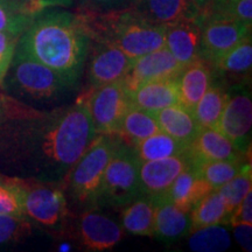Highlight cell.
I'll return each instance as SVG.
<instances>
[{
	"label": "cell",
	"instance_id": "6da1fadb",
	"mask_svg": "<svg viewBox=\"0 0 252 252\" xmlns=\"http://www.w3.org/2000/svg\"><path fill=\"white\" fill-rule=\"evenodd\" d=\"M87 103L39 109L0 97V174L63 185L96 138Z\"/></svg>",
	"mask_w": 252,
	"mask_h": 252
},
{
	"label": "cell",
	"instance_id": "7a4b0ae2",
	"mask_svg": "<svg viewBox=\"0 0 252 252\" xmlns=\"http://www.w3.org/2000/svg\"><path fill=\"white\" fill-rule=\"evenodd\" d=\"M91 41L89 27L80 13L48 7L34 15L15 50L80 84Z\"/></svg>",
	"mask_w": 252,
	"mask_h": 252
},
{
	"label": "cell",
	"instance_id": "3957f363",
	"mask_svg": "<svg viewBox=\"0 0 252 252\" xmlns=\"http://www.w3.org/2000/svg\"><path fill=\"white\" fill-rule=\"evenodd\" d=\"M1 87L8 96L39 109L74 103V97L80 90V84L72 83L17 50Z\"/></svg>",
	"mask_w": 252,
	"mask_h": 252
},
{
	"label": "cell",
	"instance_id": "277c9868",
	"mask_svg": "<svg viewBox=\"0 0 252 252\" xmlns=\"http://www.w3.org/2000/svg\"><path fill=\"white\" fill-rule=\"evenodd\" d=\"M93 40L105 41L135 60L165 47L166 26L147 23L131 8L111 12L78 11Z\"/></svg>",
	"mask_w": 252,
	"mask_h": 252
},
{
	"label": "cell",
	"instance_id": "5b68a950",
	"mask_svg": "<svg viewBox=\"0 0 252 252\" xmlns=\"http://www.w3.org/2000/svg\"><path fill=\"white\" fill-rule=\"evenodd\" d=\"M119 140L118 134H97L65 178L62 187L80 209L98 208L97 200L104 172Z\"/></svg>",
	"mask_w": 252,
	"mask_h": 252
},
{
	"label": "cell",
	"instance_id": "8992f818",
	"mask_svg": "<svg viewBox=\"0 0 252 252\" xmlns=\"http://www.w3.org/2000/svg\"><path fill=\"white\" fill-rule=\"evenodd\" d=\"M21 187L23 216L50 234L64 235L70 223V209L62 185L21 180Z\"/></svg>",
	"mask_w": 252,
	"mask_h": 252
},
{
	"label": "cell",
	"instance_id": "52a82bcc",
	"mask_svg": "<svg viewBox=\"0 0 252 252\" xmlns=\"http://www.w3.org/2000/svg\"><path fill=\"white\" fill-rule=\"evenodd\" d=\"M140 159L121 138L104 172L97 207L123 208L143 196L140 188Z\"/></svg>",
	"mask_w": 252,
	"mask_h": 252
},
{
	"label": "cell",
	"instance_id": "ba28073f",
	"mask_svg": "<svg viewBox=\"0 0 252 252\" xmlns=\"http://www.w3.org/2000/svg\"><path fill=\"white\" fill-rule=\"evenodd\" d=\"M131 105L130 94L123 80L94 89L87 106L96 133L118 134Z\"/></svg>",
	"mask_w": 252,
	"mask_h": 252
},
{
	"label": "cell",
	"instance_id": "9c48e42d",
	"mask_svg": "<svg viewBox=\"0 0 252 252\" xmlns=\"http://www.w3.org/2000/svg\"><path fill=\"white\" fill-rule=\"evenodd\" d=\"M69 237L87 251L100 252L111 250L124 237V230L111 217L104 215L97 208L83 210L72 226Z\"/></svg>",
	"mask_w": 252,
	"mask_h": 252
},
{
	"label": "cell",
	"instance_id": "30bf717a",
	"mask_svg": "<svg viewBox=\"0 0 252 252\" xmlns=\"http://www.w3.org/2000/svg\"><path fill=\"white\" fill-rule=\"evenodd\" d=\"M204 61L210 64L251 33V28L229 15L212 12L200 19Z\"/></svg>",
	"mask_w": 252,
	"mask_h": 252
},
{
	"label": "cell",
	"instance_id": "8fae6325",
	"mask_svg": "<svg viewBox=\"0 0 252 252\" xmlns=\"http://www.w3.org/2000/svg\"><path fill=\"white\" fill-rule=\"evenodd\" d=\"M133 60L118 47L105 41L93 40L88 54V82L93 89L104 84L122 81L130 71Z\"/></svg>",
	"mask_w": 252,
	"mask_h": 252
},
{
	"label": "cell",
	"instance_id": "7c38bea8",
	"mask_svg": "<svg viewBox=\"0 0 252 252\" xmlns=\"http://www.w3.org/2000/svg\"><path fill=\"white\" fill-rule=\"evenodd\" d=\"M252 127V102L247 90L236 88L229 93L217 130L224 134L243 154L250 147Z\"/></svg>",
	"mask_w": 252,
	"mask_h": 252
},
{
	"label": "cell",
	"instance_id": "4fadbf2b",
	"mask_svg": "<svg viewBox=\"0 0 252 252\" xmlns=\"http://www.w3.org/2000/svg\"><path fill=\"white\" fill-rule=\"evenodd\" d=\"M193 165L188 150L184 153L163 159L141 161L139 168L141 193L150 197L165 195L173 181Z\"/></svg>",
	"mask_w": 252,
	"mask_h": 252
},
{
	"label": "cell",
	"instance_id": "5bb4252c",
	"mask_svg": "<svg viewBox=\"0 0 252 252\" xmlns=\"http://www.w3.org/2000/svg\"><path fill=\"white\" fill-rule=\"evenodd\" d=\"M184 67L163 47L133 60L130 71L123 78V82L128 94H131L147 82L176 78Z\"/></svg>",
	"mask_w": 252,
	"mask_h": 252
},
{
	"label": "cell",
	"instance_id": "9a60e30c",
	"mask_svg": "<svg viewBox=\"0 0 252 252\" xmlns=\"http://www.w3.org/2000/svg\"><path fill=\"white\" fill-rule=\"evenodd\" d=\"M165 47L182 65L204 61L200 19H185L167 26Z\"/></svg>",
	"mask_w": 252,
	"mask_h": 252
},
{
	"label": "cell",
	"instance_id": "2e32d148",
	"mask_svg": "<svg viewBox=\"0 0 252 252\" xmlns=\"http://www.w3.org/2000/svg\"><path fill=\"white\" fill-rule=\"evenodd\" d=\"M152 198L156 204L153 237L165 243H173L188 236L190 213L176 207L163 195Z\"/></svg>",
	"mask_w": 252,
	"mask_h": 252
},
{
	"label": "cell",
	"instance_id": "e0dca14e",
	"mask_svg": "<svg viewBox=\"0 0 252 252\" xmlns=\"http://www.w3.org/2000/svg\"><path fill=\"white\" fill-rule=\"evenodd\" d=\"M188 153L194 165L215 160H237L243 156L217 128H200L189 144Z\"/></svg>",
	"mask_w": 252,
	"mask_h": 252
},
{
	"label": "cell",
	"instance_id": "ac0fdd59",
	"mask_svg": "<svg viewBox=\"0 0 252 252\" xmlns=\"http://www.w3.org/2000/svg\"><path fill=\"white\" fill-rule=\"evenodd\" d=\"M130 8L145 21L159 26L198 19L189 0H134Z\"/></svg>",
	"mask_w": 252,
	"mask_h": 252
},
{
	"label": "cell",
	"instance_id": "d6986e66",
	"mask_svg": "<svg viewBox=\"0 0 252 252\" xmlns=\"http://www.w3.org/2000/svg\"><path fill=\"white\" fill-rule=\"evenodd\" d=\"M214 78V70L209 62L201 60L185 65L176 77L179 103L193 112L198 100L213 84Z\"/></svg>",
	"mask_w": 252,
	"mask_h": 252
},
{
	"label": "cell",
	"instance_id": "ffe728a7",
	"mask_svg": "<svg viewBox=\"0 0 252 252\" xmlns=\"http://www.w3.org/2000/svg\"><path fill=\"white\" fill-rule=\"evenodd\" d=\"M130 99L135 108L149 112L179 104L176 78L147 82L130 94Z\"/></svg>",
	"mask_w": 252,
	"mask_h": 252
},
{
	"label": "cell",
	"instance_id": "44dd1931",
	"mask_svg": "<svg viewBox=\"0 0 252 252\" xmlns=\"http://www.w3.org/2000/svg\"><path fill=\"white\" fill-rule=\"evenodd\" d=\"M214 189L197 174L194 166L189 167L173 181L163 196L185 212L190 213L198 201Z\"/></svg>",
	"mask_w": 252,
	"mask_h": 252
},
{
	"label": "cell",
	"instance_id": "7402d4cb",
	"mask_svg": "<svg viewBox=\"0 0 252 252\" xmlns=\"http://www.w3.org/2000/svg\"><path fill=\"white\" fill-rule=\"evenodd\" d=\"M152 113L160 130L188 146L201 128L195 121L193 112L182 106L180 103Z\"/></svg>",
	"mask_w": 252,
	"mask_h": 252
},
{
	"label": "cell",
	"instance_id": "603a6c76",
	"mask_svg": "<svg viewBox=\"0 0 252 252\" xmlns=\"http://www.w3.org/2000/svg\"><path fill=\"white\" fill-rule=\"evenodd\" d=\"M252 65V41L251 33L248 34L237 45L220 55L212 63L214 76L224 78L247 77L251 72Z\"/></svg>",
	"mask_w": 252,
	"mask_h": 252
},
{
	"label": "cell",
	"instance_id": "cb8c5ba5",
	"mask_svg": "<svg viewBox=\"0 0 252 252\" xmlns=\"http://www.w3.org/2000/svg\"><path fill=\"white\" fill-rule=\"evenodd\" d=\"M154 214L156 204L153 198L143 195L123 207L121 225L124 231L131 235L153 237Z\"/></svg>",
	"mask_w": 252,
	"mask_h": 252
},
{
	"label": "cell",
	"instance_id": "d4e9b609",
	"mask_svg": "<svg viewBox=\"0 0 252 252\" xmlns=\"http://www.w3.org/2000/svg\"><path fill=\"white\" fill-rule=\"evenodd\" d=\"M229 97V90L214 83L198 100L193 110L195 121L201 128H216Z\"/></svg>",
	"mask_w": 252,
	"mask_h": 252
},
{
	"label": "cell",
	"instance_id": "484cf974",
	"mask_svg": "<svg viewBox=\"0 0 252 252\" xmlns=\"http://www.w3.org/2000/svg\"><path fill=\"white\" fill-rule=\"evenodd\" d=\"M160 131L153 113L131 105L122 121L118 135L125 138L130 146H135L141 140Z\"/></svg>",
	"mask_w": 252,
	"mask_h": 252
},
{
	"label": "cell",
	"instance_id": "4316f807",
	"mask_svg": "<svg viewBox=\"0 0 252 252\" xmlns=\"http://www.w3.org/2000/svg\"><path fill=\"white\" fill-rule=\"evenodd\" d=\"M132 147L140 161L163 159V158L184 153L188 150V145L180 143L161 130Z\"/></svg>",
	"mask_w": 252,
	"mask_h": 252
},
{
	"label": "cell",
	"instance_id": "83f0119b",
	"mask_svg": "<svg viewBox=\"0 0 252 252\" xmlns=\"http://www.w3.org/2000/svg\"><path fill=\"white\" fill-rule=\"evenodd\" d=\"M215 224H226L225 204L217 189L206 195L190 210V231Z\"/></svg>",
	"mask_w": 252,
	"mask_h": 252
},
{
	"label": "cell",
	"instance_id": "f1b7e54d",
	"mask_svg": "<svg viewBox=\"0 0 252 252\" xmlns=\"http://www.w3.org/2000/svg\"><path fill=\"white\" fill-rule=\"evenodd\" d=\"M188 245L196 252H223L231 247V238L224 224L204 226L189 232Z\"/></svg>",
	"mask_w": 252,
	"mask_h": 252
},
{
	"label": "cell",
	"instance_id": "f546056e",
	"mask_svg": "<svg viewBox=\"0 0 252 252\" xmlns=\"http://www.w3.org/2000/svg\"><path fill=\"white\" fill-rule=\"evenodd\" d=\"M247 163L243 159L237 160H215L193 165L195 171L213 189L220 188L235 178Z\"/></svg>",
	"mask_w": 252,
	"mask_h": 252
},
{
	"label": "cell",
	"instance_id": "4dcf8cb0",
	"mask_svg": "<svg viewBox=\"0 0 252 252\" xmlns=\"http://www.w3.org/2000/svg\"><path fill=\"white\" fill-rule=\"evenodd\" d=\"M35 14L19 0H0V32L21 35Z\"/></svg>",
	"mask_w": 252,
	"mask_h": 252
},
{
	"label": "cell",
	"instance_id": "1f68e13d",
	"mask_svg": "<svg viewBox=\"0 0 252 252\" xmlns=\"http://www.w3.org/2000/svg\"><path fill=\"white\" fill-rule=\"evenodd\" d=\"M217 190L220 191V196L224 201L226 224H229L230 217H231L232 213L235 212L238 204L242 202L245 195L252 190V173L250 163L249 165L247 163L244 168L235 178H232L226 184L217 188Z\"/></svg>",
	"mask_w": 252,
	"mask_h": 252
},
{
	"label": "cell",
	"instance_id": "d6a6232c",
	"mask_svg": "<svg viewBox=\"0 0 252 252\" xmlns=\"http://www.w3.org/2000/svg\"><path fill=\"white\" fill-rule=\"evenodd\" d=\"M32 234V223L25 216L0 214V245L21 241Z\"/></svg>",
	"mask_w": 252,
	"mask_h": 252
},
{
	"label": "cell",
	"instance_id": "836d02e7",
	"mask_svg": "<svg viewBox=\"0 0 252 252\" xmlns=\"http://www.w3.org/2000/svg\"><path fill=\"white\" fill-rule=\"evenodd\" d=\"M0 214L23 216V187L20 179L7 178L0 184Z\"/></svg>",
	"mask_w": 252,
	"mask_h": 252
},
{
	"label": "cell",
	"instance_id": "e575fe53",
	"mask_svg": "<svg viewBox=\"0 0 252 252\" xmlns=\"http://www.w3.org/2000/svg\"><path fill=\"white\" fill-rule=\"evenodd\" d=\"M19 37V34L0 32V87L2 86L5 75L14 56Z\"/></svg>",
	"mask_w": 252,
	"mask_h": 252
},
{
	"label": "cell",
	"instance_id": "d590c367",
	"mask_svg": "<svg viewBox=\"0 0 252 252\" xmlns=\"http://www.w3.org/2000/svg\"><path fill=\"white\" fill-rule=\"evenodd\" d=\"M217 13L229 15L239 23L247 25L251 28L252 25V0H229L220 7Z\"/></svg>",
	"mask_w": 252,
	"mask_h": 252
},
{
	"label": "cell",
	"instance_id": "8d00e7d4",
	"mask_svg": "<svg viewBox=\"0 0 252 252\" xmlns=\"http://www.w3.org/2000/svg\"><path fill=\"white\" fill-rule=\"evenodd\" d=\"M82 9L93 12H111L130 8L134 0H81Z\"/></svg>",
	"mask_w": 252,
	"mask_h": 252
},
{
	"label": "cell",
	"instance_id": "74e56055",
	"mask_svg": "<svg viewBox=\"0 0 252 252\" xmlns=\"http://www.w3.org/2000/svg\"><path fill=\"white\" fill-rule=\"evenodd\" d=\"M239 223L252 224V190L245 195V197L238 204V207L236 208V210L230 217V225H236L239 224Z\"/></svg>",
	"mask_w": 252,
	"mask_h": 252
},
{
	"label": "cell",
	"instance_id": "f35d334b",
	"mask_svg": "<svg viewBox=\"0 0 252 252\" xmlns=\"http://www.w3.org/2000/svg\"><path fill=\"white\" fill-rule=\"evenodd\" d=\"M234 226V235L237 243L245 252L252 251V224L239 223Z\"/></svg>",
	"mask_w": 252,
	"mask_h": 252
},
{
	"label": "cell",
	"instance_id": "ab89813d",
	"mask_svg": "<svg viewBox=\"0 0 252 252\" xmlns=\"http://www.w3.org/2000/svg\"><path fill=\"white\" fill-rule=\"evenodd\" d=\"M198 19L204 18L212 12L214 0H189Z\"/></svg>",
	"mask_w": 252,
	"mask_h": 252
},
{
	"label": "cell",
	"instance_id": "60d3db41",
	"mask_svg": "<svg viewBox=\"0 0 252 252\" xmlns=\"http://www.w3.org/2000/svg\"><path fill=\"white\" fill-rule=\"evenodd\" d=\"M19 1L24 2L25 5H27L34 13H39L42 9L52 7L50 6L49 0H19Z\"/></svg>",
	"mask_w": 252,
	"mask_h": 252
},
{
	"label": "cell",
	"instance_id": "b9f144b4",
	"mask_svg": "<svg viewBox=\"0 0 252 252\" xmlns=\"http://www.w3.org/2000/svg\"><path fill=\"white\" fill-rule=\"evenodd\" d=\"M52 7H70L74 0H49Z\"/></svg>",
	"mask_w": 252,
	"mask_h": 252
},
{
	"label": "cell",
	"instance_id": "7bdbcfd3",
	"mask_svg": "<svg viewBox=\"0 0 252 252\" xmlns=\"http://www.w3.org/2000/svg\"><path fill=\"white\" fill-rule=\"evenodd\" d=\"M72 248H74V245H72L70 242H61V243L59 244L58 250L61 252H68V251H71Z\"/></svg>",
	"mask_w": 252,
	"mask_h": 252
},
{
	"label": "cell",
	"instance_id": "ee69618b",
	"mask_svg": "<svg viewBox=\"0 0 252 252\" xmlns=\"http://www.w3.org/2000/svg\"><path fill=\"white\" fill-rule=\"evenodd\" d=\"M228 1H229V0H214L212 12L219 11V9H220V7H223V6H224ZM212 12H210V13H212Z\"/></svg>",
	"mask_w": 252,
	"mask_h": 252
}]
</instances>
